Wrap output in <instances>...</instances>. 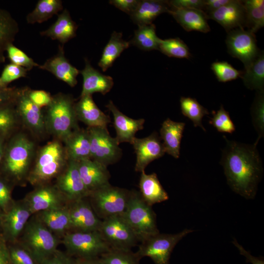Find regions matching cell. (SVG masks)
I'll return each mask as SVG.
<instances>
[{"instance_id":"46","label":"cell","mask_w":264,"mask_h":264,"mask_svg":"<svg viewBox=\"0 0 264 264\" xmlns=\"http://www.w3.org/2000/svg\"><path fill=\"white\" fill-rule=\"evenodd\" d=\"M6 52L11 63L23 67L28 71L34 67H38L39 66L23 51L15 46L13 44L7 46Z\"/></svg>"},{"instance_id":"17","label":"cell","mask_w":264,"mask_h":264,"mask_svg":"<svg viewBox=\"0 0 264 264\" xmlns=\"http://www.w3.org/2000/svg\"><path fill=\"white\" fill-rule=\"evenodd\" d=\"M71 231H98L102 220L93 211L88 198L67 204Z\"/></svg>"},{"instance_id":"28","label":"cell","mask_w":264,"mask_h":264,"mask_svg":"<svg viewBox=\"0 0 264 264\" xmlns=\"http://www.w3.org/2000/svg\"><path fill=\"white\" fill-rule=\"evenodd\" d=\"M185 123L174 121L169 118L164 121L160 130V137L165 153L175 158L180 155V144Z\"/></svg>"},{"instance_id":"40","label":"cell","mask_w":264,"mask_h":264,"mask_svg":"<svg viewBox=\"0 0 264 264\" xmlns=\"http://www.w3.org/2000/svg\"><path fill=\"white\" fill-rule=\"evenodd\" d=\"M99 259L103 264H139L141 259L131 250L110 248Z\"/></svg>"},{"instance_id":"16","label":"cell","mask_w":264,"mask_h":264,"mask_svg":"<svg viewBox=\"0 0 264 264\" xmlns=\"http://www.w3.org/2000/svg\"><path fill=\"white\" fill-rule=\"evenodd\" d=\"M54 185L68 203L89 196L80 177L78 162L75 161H68L65 168L55 178Z\"/></svg>"},{"instance_id":"45","label":"cell","mask_w":264,"mask_h":264,"mask_svg":"<svg viewBox=\"0 0 264 264\" xmlns=\"http://www.w3.org/2000/svg\"><path fill=\"white\" fill-rule=\"evenodd\" d=\"M209 123L220 132L232 133L235 131V126L232 121L229 112L221 105L210 119Z\"/></svg>"},{"instance_id":"3","label":"cell","mask_w":264,"mask_h":264,"mask_svg":"<svg viewBox=\"0 0 264 264\" xmlns=\"http://www.w3.org/2000/svg\"><path fill=\"white\" fill-rule=\"evenodd\" d=\"M68 161L63 143L54 138L37 150L27 182L34 187L50 183Z\"/></svg>"},{"instance_id":"39","label":"cell","mask_w":264,"mask_h":264,"mask_svg":"<svg viewBox=\"0 0 264 264\" xmlns=\"http://www.w3.org/2000/svg\"><path fill=\"white\" fill-rule=\"evenodd\" d=\"M181 112L192 121L195 127H199L206 132L202 123L203 117L209 114L207 109L191 97H181L180 99Z\"/></svg>"},{"instance_id":"57","label":"cell","mask_w":264,"mask_h":264,"mask_svg":"<svg viewBox=\"0 0 264 264\" xmlns=\"http://www.w3.org/2000/svg\"><path fill=\"white\" fill-rule=\"evenodd\" d=\"M77 264H103L99 257L90 259H75Z\"/></svg>"},{"instance_id":"8","label":"cell","mask_w":264,"mask_h":264,"mask_svg":"<svg viewBox=\"0 0 264 264\" xmlns=\"http://www.w3.org/2000/svg\"><path fill=\"white\" fill-rule=\"evenodd\" d=\"M131 191L107 184L91 193L88 197L91 206L101 220L121 216L128 203Z\"/></svg>"},{"instance_id":"29","label":"cell","mask_w":264,"mask_h":264,"mask_svg":"<svg viewBox=\"0 0 264 264\" xmlns=\"http://www.w3.org/2000/svg\"><path fill=\"white\" fill-rule=\"evenodd\" d=\"M78 26L65 9L58 15L55 22L46 30L40 32L41 35L57 40L63 45L76 36Z\"/></svg>"},{"instance_id":"22","label":"cell","mask_w":264,"mask_h":264,"mask_svg":"<svg viewBox=\"0 0 264 264\" xmlns=\"http://www.w3.org/2000/svg\"><path fill=\"white\" fill-rule=\"evenodd\" d=\"M74 109L77 120L88 127H107L110 123V116L99 109L91 95L80 96L75 103Z\"/></svg>"},{"instance_id":"23","label":"cell","mask_w":264,"mask_h":264,"mask_svg":"<svg viewBox=\"0 0 264 264\" xmlns=\"http://www.w3.org/2000/svg\"><path fill=\"white\" fill-rule=\"evenodd\" d=\"M106 106L113 115V126L116 133L115 138L118 144L123 142L131 144L137 132L143 129L145 120L128 117L119 111L111 101Z\"/></svg>"},{"instance_id":"38","label":"cell","mask_w":264,"mask_h":264,"mask_svg":"<svg viewBox=\"0 0 264 264\" xmlns=\"http://www.w3.org/2000/svg\"><path fill=\"white\" fill-rule=\"evenodd\" d=\"M21 125L15 103L0 108V138H9Z\"/></svg>"},{"instance_id":"47","label":"cell","mask_w":264,"mask_h":264,"mask_svg":"<svg viewBox=\"0 0 264 264\" xmlns=\"http://www.w3.org/2000/svg\"><path fill=\"white\" fill-rule=\"evenodd\" d=\"M15 185L0 175V210L3 213L12 205L14 200L12 192Z\"/></svg>"},{"instance_id":"43","label":"cell","mask_w":264,"mask_h":264,"mask_svg":"<svg viewBox=\"0 0 264 264\" xmlns=\"http://www.w3.org/2000/svg\"><path fill=\"white\" fill-rule=\"evenodd\" d=\"M7 244L11 264H39L32 253L18 242Z\"/></svg>"},{"instance_id":"20","label":"cell","mask_w":264,"mask_h":264,"mask_svg":"<svg viewBox=\"0 0 264 264\" xmlns=\"http://www.w3.org/2000/svg\"><path fill=\"white\" fill-rule=\"evenodd\" d=\"M78 164L80 177L89 195L110 184V174L107 166L91 159L81 160Z\"/></svg>"},{"instance_id":"26","label":"cell","mask_w":264,"mask_h":264,"mask_svg":"<svg viewBox=\"0 0 264 264\" xmlns=\"http://www.w3.org/2000/svg\"><path fill=\"white\" fill-rule=\"evenodd\" d=\"M35 215L53 234L61 240L66 233L71 231L67 204L63 207L43 211Z\"/></svg>"},{"instance_id":"36","label":"cell","mask_w":264,"mask_h":264,"mask_svg":"<svg viewBox=\"0 0 264 264\" xmlns=\"http://www.w3.org/2000/svg\"><path fill=\"white\" fill-rule=\"evenodd\" d=\"M155 28L153 23L138 26L133 38L129 42L130 45L145 51L158 50L160 38L156 34Z\"/></svg>"},{"instance_id":"37","label":"cell","mask_w":264,"mask_h":264,"mask_svg":"<svg viewBox=\"0 0 264 264\" xmlns=\"http://www.w3.org/2000/svg\"><path fill=\"white\" fill-rule=\"evenodd\" d=\"M246 13V27L255 33L264 26V0H243Z\"/></svg>"},{"instance_id":"41","label":"cell","mask_w":264,"mask_h":264,"mask_svg":"<svg viewBox=\"0 0 264 264\" xmlns=\"http://www.w3.org/2000/svg\"><path fill=\"white\" fill-rule=\"evenodd\" d=\"M158 50L170 57L189 59L191 56L187 45L178 38L160 39Z\"/></svg>"},{"instance_id":"11","label":"cell","mask_w":264,"mask_h":264,"mask_svg":"<svg viewBox=\"0 0 264 264\" xmlns=\"http://www.w3.org/2000/svg\"><path fill=\"white\" fill-rule=\"evenodd\" d=\"M87 129L90 137V159L107 167L116 163L121 157L122 150L107 127H88Z\"/></svg>"},{"instance_id":"33","label":"cell","mask_w":264,"mask_h":264,"mask_svg":"<svg viewBox=\"0 0 264 264\" xmlns=\"http://www.w3.org/2000/svg\"><path fill=\"white\" fill-rule=\"evenodd\" d=\"M129 42L122 39V34L113 31L110 39L104 48L98 66L103 71L111 67L121 53L130 46Z\"/></svg>"},{"instance_id":"51","label":"cell","mask_w":264,"mask_h":264,"mask_svg":"<svg viewBox=\"0 0 264 264\" xmlns=\"http://www.w3.org/2000/svg\"><path fill=\"white\" fill-rule=\"evenodd\" d=\"M19 89L8 87L0 88V108L15 103Z\"/></svg>"},{"instance_id":"4","label":"cell","mask_w":264,"mask_h":264,"mask_svg":"<svg viewBox=\"0 0 264 264\" xmlns=\"http://www.w3.org/2000/svg\"><path fill=\"white\" fill-rule=\"evenodd\" d=\"M75 103L72 95L60 92L52 96L51 103L43 110L46 132L62 142L79 127Z\"/></svg>"},{"instance_id":"14","label":"cell","mask_w":264,"mask_h":264,"mask_svg":"<svg viewBox=\"0 0 264 264\" xmlns=\"http://www.w3.org/2000/svg\"><path fill=\"white\" fill-rule=\"evenodd\" d=\"M226 43L228 53L242 61L244 68L260 52L257 45L255 33L243 28H238L228 32Z\"/></svg>"},{"instance_id":"31","label":"cell","mask_w":264,"mask_h":264,"mask_svg":"<svg viewBox=\"0 0 264 264\" xmlns=\"http://www.w3.org/2000/svg\"><path fill=\"white\" fill-rule=\"evenodd\" d=\"M139 192L142 199L152 206L169 199V196L159 182L157 175L154 173L147 175L145 171L141 173Z\"/></svg>"},{"instance_id":"19","label":"cell","mask_w":264,"mask_h":264,"mask_svg":"<svg viewBox=\"0 0 264 264\" xmlns=\"http://www.w3.org/2000/svg\"><path fill=\"white\" fill-rule=\"evenodd\" d=\"M206 16L207 19L218 22L227 32L236 28L246 27V13L243 0H231Z\"/></svg>"},{"instance_id":"54","label":"cell","mask_w":264,"mask_h":264,"mask_svg":"<svg viewBox=\"0 0 264 264\" xmlns=\"http://www.w3.org/2000/svg\"><path fill=\"white\" fill-rule=\"evenodd\" d=\"M232 243L238 248L240 254L245 257L246 262L252 264H264L263 258H258L252 256L240 244L236 239L233 240Z\"/></svg>"},{"instance_id":"44","label":"cell","mask_w":264,"mask_h":264,"mask_svg":"<svg viewBox=\"0 0 264 264\" xmlns=\"http://www.w3.org/2000/svg\"><path fill=\"white\" fill-rule=\"evenodd\" d=\"M211 69L213 71L218 81L227 82L241 77L242 71L233 67L227 62H215L211 65Z\"/></svg>"},{"instance_id":"2","label":"cell","mask_w":264,"mask_h":264,"mask_svg":"<svg viewBox=\"0 0 264 264\" xmlns=\"http://www.w3.org/2000/svg\"><path fill=\"white\" fill-rule=\"evenodd\" d=\"M37 151L33 137L20 129L7 141L0 175L15 186L25 183Z\"/></svg>"},{"instance_id":"35","label":"cell","mask_w":264,"mask_h":264,"mask_svg":"<svg viewBox=\"0 0 264 264\" xmlns=\"http://www.w3.org/2000/svg\"><path fill=\"white\" fill-rule=\"evenodd\" d=\"M63 9L61 0H39L34 10L26 17L28 23H41L47 21Z\"/></svg>"},{"instance_id":"58","label":"cell","mask_w":264,"mask_h":264,"mask_svg":"<svg viewBox=\"0 0 264 264\" xmlns=\"http://www.w3.org/2000/svg\"><path fill=\"white\" fill-rule=\"evenodd\" d=\"M8 138L4 137L0 138V167L3 160L5 148Z\"/></svg>"},{"instance_id":"13","label":"cell","mask_w":264,"mask_h":264,"mask_svg":"<svg viewBox=\"0 0 264 264\" xmlns=\"http://www.w3.org/2000/svg\"><path fill=\"white\" fill-rule=\"evenodd\" d=\"M32 215L28 205L23 199L14 200L9 208L2 213L0 233L7 243L17 241Z\"/></svg>"},{"instance_id":"25","label":"cell","mask_w":264,"mask_h":264,"mask_svg":"<svg viewBox=\"0 0 264 264\" xmlns=\"http://www.w3.org/2000/svg\"><path fill=\"white\" fill-rule=\"evenodd\" d=\"M68 160L79 162L90 159V144L88 129H75L63 142Z\"/></svg>"},{"instance_id":"32","label":"cell","mask_w":264,"mask_h":264,"mask_svg":"<svg viewBox=\"0 0 264 264\" xmlns=\"http://www.w3.org/2000/svg\"><path fill=\"white\" fill-rule=\"evenodd\" d=\"M19 31L17 21L8 11L0 8V64L4 63L6 48L13 44Z\"/></svg>"},{"instance_id":"56","label":"cell","mask_w":264,"mask_h":264,"mask_svg":"<svg viewBox=\"0 0 264 264\" xmlns=\"http://www.w3.org/2000/svg\"><path fill=\"white\" fill-rule=\"evenodd\" d=\"M0 264H11L7 242L0 233Z\"/></svg>"},{"instance_id":"7","label":"cell","mask_w":264,"mask_h":264,"mask_svg":"<svg viewBox=\"0 0 264 264\" xmlns=\"http://www.w3.org/2000/svg\"><path fill=\"white\" fill-rule=\"evenodd\" d=\"M66 253L75 259L98 258L110 248L98 231H70L61 239Z\"/></svg>"},{"instance_id":"52","label":"cell","mask_w":264,"mask_h":264,"mask_svg":"<svg viewBox=\"0 0 264 264\" xmlns=\"http://www.w3.org/2000/svg\"><path fill=\"white\" fill-rule=\"evenodd\" d=\"M171 7L190 8L203 11L204 0H173L169 1Z\"/></svg>"},{"instance_id":"34","label":"cell","mask_w":264,"mask_h":264,"mask_svg":"<svg viewBox=\"0 0 264 264\" xmlns=\"http://www.w3.org/2000/svg\"><path fill=\"white\" fill-rule=\"evenodd\" d=\"M241 78L248 88L256 91L264 90V54L261 51L257 57L242 72Z\"/></svg>"},{"instance_id":"27","label":"cell","mask_w":264,"mask_h":264,"mask_svg":"<svg viewBox=\"0 0 264 264\" xmlns=\"http://www.w3.org/2000/svg\"><path fill=\"white\" fill-rule=\"evenodd\" d=\"M168 13L187 31H197L206 33L210 31L207 16L201 10L171 7Z\"/></svg>"},{"instance_id":"59","label":"cell","mask_w":264,"mask_h":264,"mask_svg":"<svg viewBox=\"0 0 264 264\" xmlns=\"http://www.w3.org/2000/svg\"><path fill=\"white\" fill-rule=\"evenodd\" d=\"M3 212L0 210V222Z\"/></svg>"},{"instance_id":"6","label":"cell","mask_w":264,"mask_h":264,"mask_svg":"<svg viewBox=\"0 0 264 264\" xmlns=\"http://www.w3.org/2000/svg\"><path fill=\"white\" fill-rule=\"evenodd\" d=\"M17 242L29 251L38 262L58 249L61 239L34 214L28 220Z\"/></svg>"},{"instance_id":"12","label":"cell","mask_w":264,"mask_h":264,"mask_svg":"<svg viewBox=\"0 0 264 264\" xmlns=\"http://www.w3.org/2000/svg\"><path fill=\"white\" fill-rule=\"evenodd\" d=\"M98 231L110 248L131 250L139 242L121 216L102 220Z\"/></svg>"},{"instance_id":"60","label":"cell","mask_w":264,"mask_h":264,"mask_svg":"<svg viewBox=\"0 0 264 264\" xmlns=\"http://www.w3.org/2000/svg\"><path fill=\"white\" fill-rule=\"evenodd\" d=\"M5 87H7L5 86L1 83V82L0 80V88H5Z\"/></svg>"},{"instance_id":"18","label":"cell","mask_w":264,"mask_h":264,"mask_svg":"<svg viewBox=\"0 0 264 264\" xmlns=\"http://www.w3.org/2000/svg\"><path fill=\"white\" fill-rule=\"evenodd\" d=\"M132 145L136 155L135 171H144L152 161L163 156L165 150L160 136L154 132L149 136L143 138L135 137Z\"/></svg>"},{"instance_id":"50","label":"cell","mask_w":264,"mask_h":264,"mask_svg":"<svg viewBox=\"0 0 264 264\" xmlns=\"http://www.w3.org/2000/svg\"><path fill=\"white\" fill-rule=\"evenodd\" d=\"M28 95L32 101L41 108L48 106L52 98L49 92L43 90H32L29 88Z\"/></svg>"},{"instance_id":"30","label":"cell","mask_w":264,"mask_h":264,"mask_svg":"<svg viewBox=\"0 0 264 264\" xmlns=\"http://www.w3.org/2000/svg\"><path fill=\"white\" fill-rule=\"evenodd\" d=\"M171 9L168 0H142L130 15L132 21L138 26L150 24L161 14L168 13Z\"/></svg>"},{"instance_id":"1","label":"cell","mask_w":264,"mask_h":264,"mask_svg":"<svg viewBox=\"0 0 264 264\" xmlns=\"http://www.w3.org/2000/svg\"><path fill=\"white\" fill-rule=\"evenodd\" d=\"M223 137L226 144L220 164L227 183L235 193L246 199H253L264 171L257 144L241 143Z\"/></svg>"},{"instance_id":"53","label":"cell","mask_w":264,"mask_h":264,"mask_svg":"<svg viewBox=\"0 0 264 264\" xmlns=\"http://www.w3.org/2000/svg\"><path fill=\"white\" fill-rule=\"evenodd\" d=\"M139 0H111L109 3L130 16L136 8Z\"/></svg>"},{"instance_id":"21","label":"cell","mask_w":264,"mask_h":264,"mask_svg":"<svg viewBox=\"0 0 264 264\" xmlns=\"http://www.w3.org/2000/svg\"><path fill=\"white\" fill-rule=\"evenodd\" d=\"M38 67L52 73L58 79L66 83L71 87L77 84V77L80 71L73 66L65 55L64 46L60 45L58 53L47 59Z\"/></svg>"},{"instance_id":"5","label":"cell","mask_w":264,"mask_h":264,"mask_svg":"<svg viewBox=\"0 0 264 264\" xmlns=\"http://www.w3.org/2000/svg\"><path fill=\"white\" fill-rule=\"evenodd\" d=\"M121 216L140 242L159 233L156 214L139 192L131 191L128 205Z\"/></svg>"},{"instance_id":"49","label":"cell","mask_w":264,"mask_h":264,"mask_svg":"<svg viewBox=\"0 0 264 264\" xmlns=\"http://www.w3.org/2000/svg\"><path fill=\"white\" fill-rule=\"evenodd\" d=\"M39 264H77L75 258L57 249L47 257L38 261Z\"/></svg>"},{"instance_id":"42","label":"cell","mask_w":264,"mask_h":264,"mask_svg":"<svg viewBox=\"0 0 264 264\" xmlns=\"http://www.w3.org/2000/svg\"><path fill=\"white\" fill-rule=\"evenodd\" d=\"M252 121L258 134L255 143L258 144L264 135V90L256 91L251 108Z\"/></svg>"},{"instance_id":"15","label":"cell","mask_w":264,"mask_h":264,"mask_svg":"<svg viewBox=\"0 0 264 264\" xmlns=\"http://www.w3.org/2000/svg\"><path fill=\"white\" fill-rule=\"evenodd\" d=\"M32 215L66 205L67 201L55 185L50 183L34 187L23 198Z\"/></svg>"},{"instance_id":"9","label":"cell","mask_w":264,"mask_h":264,"mask_svg":"<svg viewBox=\"0 0 264 264\" xmlns=\"http://www.w3.org/2000/svg\"><path fill=\"white\" fill-rule=\"evenodd\" d=\"M193 231L185 229L176 234L158 233L141 242L136 253L141 259L145 257L150 258L154 264H169L176 244Z\"/></svg>"},{"instance_id":"48","label":"cell","mask_w":264,"mask_h":264,"mask_svg":"<svg viewBox=\"0 0 264 264\" xmlns=\"http://www.w3.org/2000/svg\"><path fill=\"white\" fill-rule=\"evenodd\" d=\"M28 70L13 63L6 65L0 76V80L6 87L11 82L22 77H25Z\"/></svg>"},{"instance_id":"55","label":"cell","mask_w":264,"mask_h":264,"mask_svg":"<svg viewBox=\"0 0 264 264\" xmlns=\"http://www.w3.org/2000/svg\"><path fill=\"white\" fill-rule=\"evenodd\" d=\"M231 0H204L203 11L206 15L225 5Z\"/></svg>"},{"instance_id":"10","label":"cell","mask_w":264,"mask_h":264,"mask_svg":"<svg viewBox=\"0 0 264 264\" xmlns=\"http://www.w3.org/2000/svg\"><path fill=\"white\" fill-rule=\"evenodd\" d=\"M29 88H19L15 107L22 126L33 137L41 138L47 133L43 110L29 97Z\"/></svg>"},{"instance_id":"24","label":"cell","mask_w":264,"mask_h":264,"mask_svg":"<svg viewBox=\"0 0 264 264\" xmlns=\"http://www.w3.org/2000/svg\"><path fill=\"white\" fill-rule=\"evenodd\" d=\"M85 66L80 71L83 78L82 90L80 96L91 95L95 92L106 94L112 88L113 81L111 77L105 75L91 65L89 61L85 59Z\"/></svg>"}]
</instances>
